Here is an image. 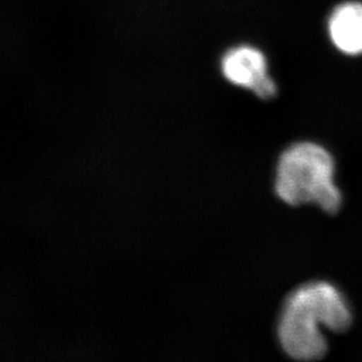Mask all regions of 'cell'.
Masks as SVG:
<instances>
[{"instance_id":"6da1fadb","label":"cell","mask_w":362,"mask_h":362,"mask_svg":"<svg viewBox=\"0 0 362 362\" xmlns=\"http://www.w3.org/2000/svg\"><path fill=\"white\" fill-rule=\"evenodd\" d=\"M352 319L349 301L338 287L312 281L296 288L284 301L278 339L284 352L293 359H322L328 349L325 331H347Z\"/></svg>"},{"instance_id":"7a4b0ae2","label":"cell","mask_w":362,"mask_h":362,"mask_svg":"<svg viewBox=\"0 0 362 362\" xmlns=\"http://www.w3.org/2000/svg\"><path fill=\"white\" fill-rule=\"evenodd\" d=\"M334 177V158L326 148L315 142H298L281 153L274 189L287 204H313L334 214L342 204Z\"/></svg>"},{"instance_id":"3957f363","label":"cell","mask_w":362,"mask_h":362,"mask_svg":"<svg viewBox=\"0 0 362 362\" xmlns=\"http://www.w3.org/2000/svg\"><path fill=\"white\" fill-rule=\"evenodd\" d=\"M222 69L230 82L251 89L262 99H271L277 93L276 83L267 76V60L256 48H233L223 59Z\"/></svg>"},{"instance_id":"277c9868","label":"cell","mask_w":362,"mask_h":362,"mask_svg":"<svg viewBox=\"0 0 362 362\" xmlns=\"http://www.w3.org/2000/svg\"><path fill=\"white\" fill-rule=\"evenodd\" d=\"M329 35L346 54L362 53V4L352 1L337 7L329 19Z\"/></svg>"}]
</instances>
